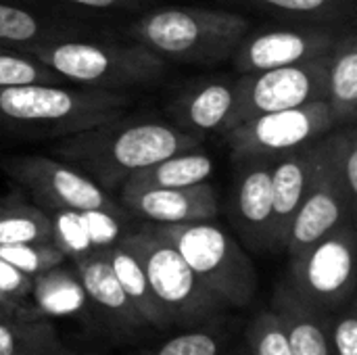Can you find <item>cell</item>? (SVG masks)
Listing matches in <instances>:
<instances>
[{
	"instance_id": "obj_1",
	"label": "cell",
	"mask_w": 357,
	"mask_h": 355,
	"mask_svg": "<svg viewBox=\"0 0 357 355\" xmlns=\"http://www.w3.org/2000/svg\"><path fill=\"white\" fill-rule=\"evenodd\" d=\"M203 136L184 132L161 121L107 123L63 136L52 149L54 157L73 165L105 190L121 188L138 169L149 167L180 151L201 146Z\"/></svg>"
},
{
	"instance_id": "obj_2",
	"label": "cell",
	"mask_w": 357,
	"mask_h": 355,
	"mask_svg": "<svg viewBox=\"0 0 357 355\" xmlns=\"http://www.w3.org/2000/svg\"><path fill=\"white\" fill-rule=\"evenodd\" d=\"M130 96L117 90L25 84L0 88V134L63 138L123 115Z\"/></svg>"
},
{
	"instance_id": "obj_3",
	"label": "cell",
	"mask_w": 357,
	"mask_h": 355,
	"mask_svg": "<svg viewBox=\"0 0 357 355\" xmlns=\"http://www.w3.org/2000/svg\"><path fill=\"white\" fill-rule=\"evenodd\" d=\"M136 44L161 59L182 63H218L236 50L249 33V21L215 8H157L140 17L132 29Z\"/></svg>"
},
{
	"instance_id": "obj_4",
	"label": "cell",
	"mask_w": 357,
	"mask_h": 355,
	"mask_svg": "<svg viewBox=\"0 0 357 355\" xmlns=\"http://www.w3.org/2000/svg\"><path fill=\"white\" fill-rule=\"evenodd\" d=\"M61 80L82 88L117 90L136 88L159 80L165 71V59L142 44L111 46L77 40H54L25 50Z\"/></svg>"
},
{
	"instance_id": "obj_5",
	"label": "cell",
	"mask_w": 357,
	"mask_h": 355,
	"mask_svg": "<svg viewBox=\"0 0 357 355\" xmlns=\"http://www.w3.org/2000/svg\"><path fill=\"white\" fill-rule=\"evenodd\" d=\"M190 266L195 276L228 308H247L257 293V272L243 247L211 220L151 224Z\"/></svg>"
},
{
	"instance_id": "obj_6",
	"label": "cell",
	"mask_w": 357,
	"mask_h": 355,
	"mask_svg": "<svg viewBox=\"0 0 357 355\" xmlns=\"http://www.w3.org/2000/svg\"><path fill=\"white\" fill-rule=\"evenodd\" d=\"M142 264L167 326H197L224 312L220 301L190 270L184 257L146 222L119 239Z\"/></svg>"
},
{
	"instance_id": "obj_7",
	"label": "cell",
	"mask_w": 357,
	"mask_h": 355,
	"mask_svg": "<svg viewBox=\"0 0 357 355\" xmlns=\"http://www.w3.org/2000/svg\"><path fill=\"white\" fill-rule=\"evenodd\" d=\"M356 220L291 257L289 287L326 316L356 297Z\"/></svg>"
},
{
	"instance_id": "obj_8",
	"label": "cell",
	"mask_w": 357,
	"mask_h": 355,
	"mask_svg": "<svg viewBox=\"0 0 357 355\" xmlns=\"http://www.w3.org/2000/svg\"><path fill=\"white\" fill-rule=\"evenodd\" d=\"M2 172L23 186L40 209L50 211H107L121 218V207L86 174L46 155H15L0 159Z\"/></svg>"
},
{
	"instance_id": "obj_9",
	"label": "cell",
	"mask_w": 357,
	"mask_h": 355,
	"mask_svg": "<svg viewBox=\"0 0 357 355\" xmlns=\"http://www.w3.org/2000/svg\"><path fill=\"white\" fill-rule=\"evenodd\" d=\"M333 128L335 119L326 100H316L295 109L259 115L232 128L224 136L236 163L245 159L272 161L322 138Z\"/></svg>"
},
{
	"instance_id": "obj_10",
	"label": "cell",
	"mask_w": 357,
	"mask_h": 355,
	"mask_svg": "<svg viewBox=\"0 0 357 355\" xmlns=\"http://www.w3.org/2000/svg\"><path fill=\"white\" fill-rule=\"evenodd\" d=\"M326 65L328 54L299 65H287L257 73H243V77L236 80L238 103L232 128L266 113L324 100Z\"/></svg>"
},
{
	"instance_id": "obj_11",
	"label": "cell",
	"mask_w": 357,
	"mask_h": 355,
	"mask_svg": "<svg viewBox=\"0 0 357 355\" xmlns=\"http://www.w3.org/2000/svg\"><path fill=\"white\" fill-rule=\"evenodd\" d=\"M345 25L295 21L289 27H272L245 36L232 52V63L241 73L299 65L326 56L343 33Z\"/></svg>"
},
{
	"instance_id": "obj_12",
	"label": "cell",
	"mask_w": 357,
	"mask_h": 355,
	"mask_svg": "<svg viewBox=\"0 0 357 355\" xmlns=\"http://www.w3.org/2000/svg\"><path fill=\"white\" fill-rule=\"evenodd\" d=\"M357 205L345 195L341 182L337 180L324 146V136L320 138V153L314 167V176L301 207L297 209L287 239L284 249L289 257L318 243L326 234H331L341 224L356 220Z\"/></svg>"
},
{
	"instance_id": "obj_13",
	"label": "cell",
	"mask_w": 357,
	"mask_h": 355,
	"mask_svg": "<svg viewBox=\"0 0 357 355\" xmlns=\"http://www.w3.org/2000/svg\"><path fill=\"white\" fill-rule=\"evenodd\" d=\"M232 192V216L245 243L259 251L274 249V205H272V161H238Z\"/></svg>"
},
{
	"instance_id": "obj_14",
	"label": "cell",
	"mask_w": 357,
	"mask_h": 355,
	"mask_svg": "<svg viewBox=\"0 0 357 355\" xmlns=\"http://www.w3.org/2000/svg\"><path fill=\"white\" fill-rule=\"evenodd\" d=\"M121 203L149 224L207 222L218 216V192L209 182L184 188L121 190Z\"/></svg>"
},
{
	"instance_id": "obj_15",
	"label": "cell",
	"mask_w": 357,
	"mask_h": 355,
	"mask_svg": "<svg viewBox=\"0 0 357 355\" xmlns=\"http://www.w3.org/2000/svg\"><path fill=\"white\" fill-rule=\"evenodd\" d=\"M320 153V138L272 159V205H274V249H284L289 226L310 188Z\"/></svg>"
},
{
	"instance_id": "obj_16",
	"label": "cell",
	"mask_w": 357,
	"mask_h": 355,
	"mask_svg": "<svg viewBox=\"0 0 357 355\" xmlns=\"http://www.w3.org/2000/svg\"><path fill=\"white\" fill-rule=\"evenodd\" d=\"M238 103V82H207L203 86L182 92L174 105L172 115L176 128L190 134L232 130V119Z\"/></svg>"
},
{
	"instance_id": "obj_17",
	"label": "cell",
	"mask_w": 357,
	"mask_h": 355,
	"mask_svg": "<svg viewBox=\"0 0 357 355\" xmlns=\"http://www.w3.org/2000/svg\"><path fill=\"white\" fill-rule=\"evenodd\" d=\"M73 268L77 272V278H79L84 291H86L88 301L94 303L113 324L128 328V331L146 328L144 320L138 316V312L126 297V293L111 268L107 249L92 251L88 255L73 259Z\"/></svg>"
},
{
	"instance_id": "obj_18",
	"label": "cell",
	"mask_w": 357,
	"mask_h": 355,
	"mask_svg": "<svg viewBox=\"0 0 357 355\" xmlns=\"http://www.w3.org/2000/svg\"><path fill=\"white\" fill-rule=\"evenodd\" d=\"M272 310L280 318L293 355H333L328 343L326 314L297 295L289 282H282L274 297Z\"/></svg>"
},
{
	"instance_id": "obj_19",
	"label": "cell",
	"mask_w": 357,
	"mask_h": 355,
	"mask_svg": "<svg viewBox=\"0 0 357 355\" xmlns=\"http://www.w3.org/2000/svg\"><path fill=\"white\" fill-rule=\"evenodd\" d=\"M324 100L335 119V128L356 123L357 117V33L345 27L328 52Z\"/></svg>"
},
{
	"instance_id": "obj_20",
	"label": "cell",
	"mask_w": 357,
	"mask_h": 355,
	"mask_svg": "<svg viewBox=\"0 0 357 355\" xmlns=\"http://www.w3.org/2000/svg\"><path fill=\"white\" fill-rule=\"evenodd\" d=\"M29 301L33 318L82 316L90 303L77 272L67 268L65 262L31 278Z\"/></svg>"
},
{
	"instance_id": "obj_21",
	"label": "cell",
	"mask_w": 357,
	"mask_h": 355,
	"mask_svg": "<svg viewBox=\"0 0 357 355\" xmlns=\"http://www.w3.org/2000/svg\"><path fill=\"white\" fill-rule=\"evenodd\" d=\"M213 172L211 157L201 149L192 146L169 155L149 167L134 172L121 186V190H144V188H184L199 182H207Z\"/></svg>"
},
{
	"instance_id": "obj_22",
	"label": "cell",
	"mask_w": 357,
	"mask_h": 355,
	"mask_svg": "<svg viewBox=\"0 0 357 355\" xmlns=\"http://www.w3.org/2000/svg\"><path fill=\"white\" fill-rule=\"evenodd\" d=\"M107 255H109L111 268H113L126 297L130 299V303L134 305L138 316L144 320L146 328H169L167 320L163 318V314L155 301V295L149 287L146 274H144L138 257L121 241L111 245L107 249Z\"/></svg>"
},
{
	"instance_id": "obj_23",
	"label": "cell",
	"mask_w": 357,
	"mask_h": 355,
	"mask_svg": "<svg viewBox=\"0 0 357 355\" xmlns=\"http://www.w3.org/2000/svg\"><path fill=\"white\" fill-rule=\"evenodd\" d=\"M25 243H52L50 218L38 205L19 199L0 201V247Z\"/></svg>"
},
{
	"instance_id": "obj_24",
	"label": "cell",
	"mask_w": 357,
	"mask_h": 355,
	"mask_svg": "<svg viewBox=\"0 0 357 355\" xmlns=\"http://www.w3.org/2000/svg\"><path fill=\"white\" fill-rule=\"evenodd\" d=\"M61 343L54 326L44 318L0 320V355H59Z\"/></svg>"
},
{
	"instance_id": "obj_25",
	"label": "cell",
	"mask_w": 357,
	"mask_h": 355,
	"mask_svg": "<svg viewBox=\"0 0 357 355\" xmlns=\"http://www.w3.org/2000/svg\"><path fill=\"white\" fill-rule=\"evenodd\" d=\"M253 4L272 15L307 21V23H337L343 25L345 19L354 17L356 0H238Z\"/></svg>"
},
{
	"instance_id": "obj_26",
	"label": "cell",
	"mask_w": 357,
	"mask_h": 355,
	"mask_svg": "<svg viewBox=\"0 0 357 355\" xmlns=\"http://www.w3.org/2000/svg\"><path fill=\"white\" fill-rule=\"evenodd\" d=\"M328 163L345 195L357 205V132L356 123L333 128L324 134Z\"/></svg>"
},
{
	"instance_id": "obj_27",
	"label": "cell",
	"mask_w": 357,
	"mask_h": 355,
	"mask_svg": "<svg viewBox=\"0 0 357 355\" xmlns=\"http://www.w3.org/2000/svg\"><path fill=\"white\" fill-rule=\"evenodd\" d=\"M50 226H52V243L61 249L67 259H77L92 251H100L94 234L84 218L77 211H50Z\"/></svg>"
},
{
	"instance_id": "obj_28",
	"label": "cell",
	"mask_w": 357,
	"mask_h": 355,
	"mask_svg": "<svg viewBox=\"0 0 357 355\" xmlns=\"http://www.w3.org/2000/svg\"><path fill=\"white\" fill-rule=\"evenodd\" d=\"M54 40L56 38L44 29V23L36 15L25 8L0 2V42L31 48Z\"/></svg>"
},
{
	"instance_id": "obj_29",
	"label": "cell",
	"mask_w": 357,
	"mask_h": 355,
	"mask_svg": "<svg viewBox=\"0 0 357 355\" xmlns=\"http://www.w3.org/2000/svg\"><path fill=\"white\" fill-rule=\"evenodd\" d=\"M63 80L44 63L23 50L0 48V88L25 84H61Z\"/></svg>"
},
{
	"instance_id": "obj_30",
	"label": "cell",
	"mask_w": 357,
	"mask_h": 355,
	"mask_svg": "<svg viewBox=\"0 0 357 355\" xmlns=\"http://www.w3.org/2000/svg\"><path fill=\"white\" fill-rule=\"evenodd\" d=\"M67 257L54 243H25V245H8L0 247V262L19 270L21 274L33 278L59 264Z\"/></svg>"
},
{
	"instance_id": "obj_31",
	"label": "cell",
	"mask_w": 357,
	"mask_h": 355,
	"mask_svg": "<svg viewBox=\"0 0 357 355\" xmlns=\"http://www.w3.org/2000/svg\"><path fill=\"white\" fill-rule=\"evenodd\" d=\"M247 343L251 355H293L280 318L272 308L253 316L247 326Z\"/></svg>"
},
{
	"instance_id": "obj_32",
	"label": "cell",
	"mask_w": 357,
	"mask_h": 355,
	"mask_svg": "<svg viewBox=\"0 0 357 355\" xmlns=\"http://www.w3.org/2000/svg\"><path fill=\"white\" fill-rule=\"evenodd\" d=\"M328 343L333 355H357L356 297L326 316Z\"/></svg>"
},
{
	"instance_id": "obj_33",
	"label": "cell",
	"mask_w": 357,
	"mask_h": 355,
	"mask_svg": "<svg viewBox=\"0 0 357 355\" xmlns=\"http://www.w3.org/2000/svg\"><path fill=\"white\" fill-rule=\"evenodd\" d=\"M222 343L211 331H188L165 341L153 355H220Z\"/></svg>"
},
{
	"instance_id": "obj_34",
	"label": "cell",
	"mask_w": 357,
	"mask_h": 355,
	"mask_svg": "<svg viewBox=\"0 0 357 355\" xmlns=\"http://www.w3.org/2000/svg\"><path fill=\"white\" fill-rule=\"evenodd\" d=\"M73 6L84 8H96V10H126V8H138L144 0H61Z\"/></svg>"
}]
</instances>
